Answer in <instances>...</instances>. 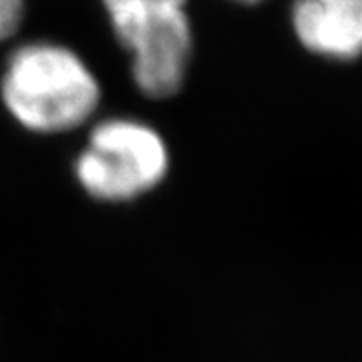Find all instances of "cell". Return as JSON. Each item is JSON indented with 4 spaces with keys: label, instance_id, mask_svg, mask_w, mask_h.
<instances>
[{
    "label": "cell",
    "instance_id": "6da1fadb",
    "mask_svg": "<svg viewBox=\"0 0 362 362\" xmlns=\"http://www.w3.org/2000/svg\"><path fill=\"white\" fill-rule=\"evenodd\" d=\"M0 95L23 127L39 133L75 129L101 99L99 83L81 57L54 42H28L11 52Z\"/></svg>",
    "mask_w": 362,
    "mask_h": 362
},
{
    "label": "cell",
    "instance_id": "7a4b0ae2",
    "mask_svg": "<svg viewBox=\"0 0 362 362\" xmlns=\"http://www.w3.org/2000/svg\"><path fill=\"white\" fill-rule=\"evenodd\" d=\"M113 35L131 54V77L151 99L181 89L194 54L185 0H101Z\"/></svg>",
    "mask_w": 362,
    "mask_h": 362
},
{
    "label": "cell",
    "instance_id": "3957f363",
    "mask_svg": "<svg viewBox=\"0 0 362 362\" xmlns=\"http://www.w3.org/2000/svg\"><path fill=\"white\" fill-rule=\"evenodd\" d=\"M161 135L133 119H107L90 131L75 163L81 185L107 202H123L156 187L168 171Z\"/></svg>",
    "mask_w": 362,
    "mask_h": 362
},
{
    "label": "cell",
    "instance_id": "277c9868",
    "mask_svg": "<svg viewBox=\"0 0 362 362\" xmlns=\"http://www.w3.org/2000/svg\"><path fill=\"white\" fill-rule=\"evenodd\" d=\"M292 26L316 54L354 59L362 52V0H296Z\"/></svg>",
    "mask_w": 362,
    "mask_h": 362
},
{
    "label": "cell",
    "instance_id": "5b68a950",
    "mask_svg": "<svg viewBox=\"0 0 362 362\" xmlns=\"http://www.w3.org/2000/svg\"><path fill=\"white\" fill-rule=\"evenodd\" d=\"M25 16L23 0H0V40L8 39L16 33Z\"/></svg>",
    "mask_w": 362,
    "mask_h": 362
},
{
    "label": "cell",
    "instance_id": "8992f818",
    "mask_svg": "<svg viewBox=\"0 0 362 362\" xmlns=\"http://www.w3.org/2000/svg\"><path fill=\"white\" fill-rule=\"evenodd\" d=\"M244 2H258V0H244Z\"/></svg>",
    "mask_w": 362,
    "mask_h": 362
}]
</instances>
